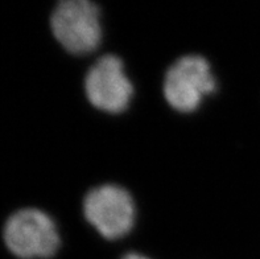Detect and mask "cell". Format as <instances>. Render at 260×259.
<instances>
[{
  "label": "cell",
  "instance_id": "1",
  "mask_svg": "<svg viewBox=\"0 0 260 259\" xmlns=\"http://www.w3.org/2000/svg\"><path fill=\"white\" fill-rule=\"evenodd\" d=\"M2 240L17 259H52L62 245L54 218L45 210L33 207L17 209L7 217Z\"/></svg>",
  "mask_w": 260,
  "mask_h": 259
},
{
  "label": "cell",
  "instance_id": "2",
  "mask_svg": "<svg viewBox=\"0 0 260 259\" xmlns=\"http://www.w3.org/2000/svg\"><path fill=\"white\" fill-rule=\"evenodd\" d=\"M49 24L53 37L70 54L87 56L102 44V11L94 2L61 0L53 8Z\"/></svg>",
  "mask_w": 260,
  "mask_h": 259
},
{
  "label": "cell",
  "instance_id": "3",
  "mask_svg": "<svg viewBox=\"0 0 260 259\" xmlns=\"http://www.w3.org/2000/svg\"><path fill=\"white\" fill-rule=\"evenodd\" d=\"M217 92V77L209 60L201 54L178 57L165 72L162 94L169 107L180 114L196 112Z\"/></svg>",
  "mask_w": 260,
  "mask_h": 259
},
{
  "label": "cell",
  "instance_id": "4",
  "mask_svg": "<svg viewBox=\"0 0 260 259\" xmlns=\"http://www.w3.org/2000/svg\"><path fill=\"white\" fill-rule=\"evenodd\" d=\"M82 214L86 222L107 241H119L131 234L138 208L131 192L118 184L96 185L85 194Z\"/></svg>",
  "mask_w": 260,
  "mask_h": 259
},
{
  "label": "cell",
  "instance_id": "5",
  "mask_svg": "<svg viewBox=\"0 0 260 259\" xmlns=\"http://www.w3.org/2000/svg\"><path fill=\"white\" fill-rule=\"evenodd\" d=\"M83 90L92 107L111 115L128 110L135 95V85L125 72L123 60L112 53L92 63L83 78Z\"/></svg>",
  "mask_w": 260,
  "mask_h": 259
},
{
  "label": "cell",
  "instance_id": "6",
  "mask_svg": "<svg viewBox=\"0 0 260 259\" xmlns=\"http://www.w3.org/2000/svg\"><path fill=\"white\" fill-rule=\"evenodd\" d=\"M120 259H151V258L144 255V254L136 253V251H131V253H127L125 255H123Z\"/></svg>",
  "mask_w": 260,
  "mask_h": 259
}]
</instances>
